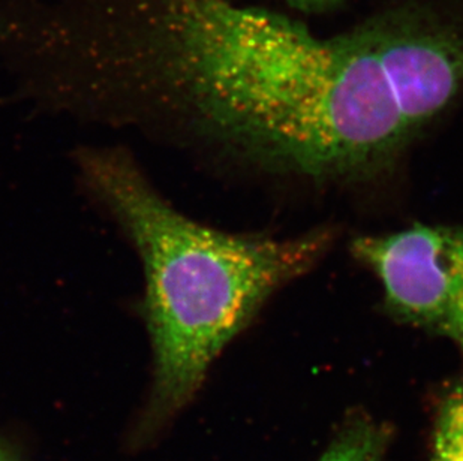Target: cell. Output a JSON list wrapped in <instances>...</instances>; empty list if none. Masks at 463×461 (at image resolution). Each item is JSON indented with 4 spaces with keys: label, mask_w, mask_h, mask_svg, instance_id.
I'll use <instances>...</instances> for the list:
<instances>
[{
    "label": "cell",
    "mask_w": 463,
    "mask_h": 461,
    "mask_svg": "<svg viewBox=\"0 0 463 461\" xmlns=\"http://www.w3.org/2000/svg\"><path fill=\"white\" fill-rule=\"evenodd\" d=\"M127 127L271 186H393L463 98V5L405 0L341 35L230 0H131L109 47Z\"/></svg>",
    "instance_id": "6da1fadb"
},
{
    "label": "cell",
    "mask_w": 463,
    "mask_h": 461,
    "mask_svg": "<svg viewBox=\"0 0 463 461\" xmlns=\"http://www.w3.org/2000/svg\"><path fill=\"white\" fill-rule=\"evenodd\" d=\"M86 195L140 258V315L154 381L143 424L155 430L194 400L210 367L284 287L321 264L339 230L232 232L198 222L157 191L123 147H81L74 156Z\"/></svg>",
    "instance_id": "7a4b0ae2"
},
{
    "label": "cell",
    "mask_w": 463,
    "mask_h": 461,
    "mask_svg": "<svg viewBox=\"0 0 463 461\" xmlns=\"http://www.w3.org/2000/svg\"><path fill=\"white\" fill-rule=\"evenodd\" d=\"M350 253L380 283L385 316L449 340L463 353V225L414 222L355 235Z\"/></svg>",
    "instance_id": "3957f363"
},
{
    "label": "cell",
    "mask_w": 463,
    "mask_h": 461,
    "mask_svg": "<svg viewBox=\"0 0 463 461\" xmlns=\"http://www.w3.org/2000/svg\"><path fill=\"white\" fill-rule=\"evenodd\" d=\"M392 430L364 412L342 422L318 461H387Z\"/></svg>",
    "instance_id": "277c9868"
},
{
    "label": "cell",
    "mask_w": 463,
    "mask_h": 461,
    "mask_svg": "<svg viewBox=\"0 0 463 461\" xmlns=\"http://www.w3.org/2000/svg\"><path fill=\"white\" fill-rule=\"evenodd\" d=\"M430 461H463V374L447 383L438 399Z\"/></svg>",
    "instance_id": "5b68a950"
},
{
    "label": "cell",
    "mask_w": 463,
    "mask_h": 461,
    "mask_svg": "<svg viewBox=\"0 0 463 461\" xmlns=\"http://www.w3.org/2000/svg\"><path fill=\"white\" fill-rule=\"evenodd\" d=\"M294 8L302 11H321V9L332 8L333 5L339 4L342 0H287Z\"/></svg>",
    "instance_id": "8992f818"
},
{
    "label": "cell",
    "mask_w": 463,
    "mask_h": 461,
    "mask_svg": "<svg viewBox=\"0 0 463 461\" xmlns=\"http://www.w3.org/2000/svg\"><path fill=\"white\" fill-rule=\"evenodd\" d=\"M0 461H24L20 456L14 453L13 449L9 448L8 445L4 444L0 440Z\"/></svg>",
    "instance_id": "52a82bcc"
}]
</instances>
